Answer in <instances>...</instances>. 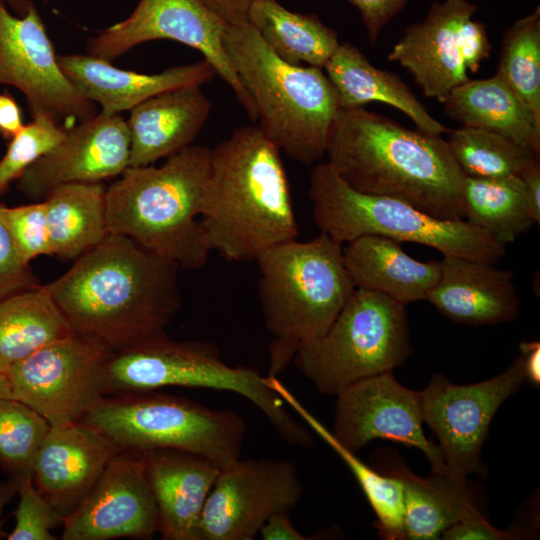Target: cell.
I'll return each mask as SVG.
<instances>
[{
  "instance_id": "cell-42",
  "label": "cell",
  "mask_w": 540,
  "mask_h": 540,
  "mask_svg": "<svg viewBox=\"0 0 540 540\" xmlns=\"http://www.w3.org/2000/svg\"><path fill=\"white\" fill-rule=\"evenodd\" d=\"M522 535L526 534L515 529L502 531L479 514L453 524L442 532L440 538L444 540H507L519 539Z\"/></svg>"
},
{
  "instance_id": "cell-51",
  "label": "cell",
  "mask_w": 540,
  "mask_h": 540,
  "mask_svg": "<svg viewBox=\"0 0 540 540\" xmlns=\"http://www.w3.org/2000/svg\"><path fill=\"white\" fill-rule=\"evenodd\" d=\"M41 1L46 4V3L50 2L51 0H41Z\"/></svg>"
},
{
  "instance_id": "cell-50",
  "label": "cell",
  "mask_w": 540,
  "mask_h": 540,
  "mask_svg": "<svg viewBox=\"0 0 540 540\" xmlns=\"http://www.w3.org/2000/svg\"><path fill=\"white\" fill-rule=\"evenodd\" d=\"M4 1L10 5V7L19 17L23 16L26 13L31 3V0H4Z\"/></svg>"
},
{
  "instance_id": "cell-31",
  "label": "cell",
  "mask_w": 540,
  "mask_h": 540,
  "mask_svg": "<svg viewBox=\"0 0 540 540\" xmlns=\"http://www.w3.org/2000/svg\"><path fill=\"white\" fill-rule=\"evenodd\" d=\"M248 22L267 46L283 61L325 68L338 48V34L318 16L293 12L276 0H257Z\"/></svg>"
},
{
  "instance_id": "cell-24",
  "label": "cell",
  "mask_w": 540,
  "mask_h": 540,
  "mask_svg": "<svg viewBox=\"0 0 540 540\" xmlns=\"http://www.w3.org/2000/svg\"><path fill=\"white\" fill-rule=\"evenodd\" d=\"M211 102L200 86L167 91L130 110L129 167L154 164L192 145L205 126Z\"/></svg>"
},
{
  "instance_id": "cell-40",
  "label": "cell",
  "mask_w": 540,
  "mask_h": 540,
  "mask_svg": "<svg viewBox=\"0 0 540 540\" xmlns=\"http://www.w3.org/2000/svg\"><path fill=\"white\" fill-rule=\"evenodd\" d=\"M0 203V299L34 289L41 283L30 263L20 257L3 221Z\"/></svg>"
},
{
  "instance_id": "cell-43",
  "label": "cell",
  "mask_w": 540,
  "mask_h": 540,
  "mask_svg": "<svg viewBox=\"0 0 540 540\" xmlns=\"http://www.w3.org/2000/svg\"><path fill=\"white\" fill-rule=\"evenodd\" d=\"M206 6L226 25L248 22L249 11L257 0H203Z\"/></svg>"
},
{
  "instance_id": "cell-44",
  "label": "cell",
  "mask_w": 540,
  "mask_h": 540,
  "mask_svg": "<svg viewBox=\"0 0 540 540\" xmlns=\"http://www.w3.org/2000/svg\"><path fill=\"white\" fill-rule=\"evenodd\" d=\"M264 540H308L293 525L289 512H280L271 515L259 530Z\"/></svg>"
},
{
  "instance_id": "cell-25",
  "label": "cell",
  "mask_w": 540,
  "mask_h": 540,
  "mask_svg": "<svg viewBox=\"0 0 540 540\" xmlns=\"http://www.w3.org/2000/svg\"><path fill=\"white\" fill-rule=\"evenodd\" d=\"M378 471L397 478L402 485L405 538L439 539L453 524L482 514L467 486L450 474L433 473L422 478L414 474L392 449L375 452Z\"/></svg>"
},
{
  "instance_id": "cell-4",
  "label": "cell",
  "mask_w": 540,
  "mask_h": 540,
  "mask_svg": "<svg viewBox=\"0 0 540 540\" xmlns=\"http://www.w3.org/2000/svg\"><path fill=\"white\" fill-rule=\"evenodd\" d=\"M211 148L190 145L160 165L128 167L106 187L109 233L127 236L182 270H197L209 249L200 224Z\"/></svg>"
},
{
  "instance_id": "cell-46",
  "label": "cell",
  "mask_w": 540,
  "mask_h": 540,
  "mask_svg": "<svg viewBox=\"0 0 540 540\" xmlns=\"http://www.w3.org/2000/svg\"><path fill=\"white\" fill-rule=\"evenodd\" d=\"M520 177L524 183L525 197L535 223L540 222V159L531 164Z\"/></svg>"
},
{
  "instance_id": "cell-48",
  "label": "cell",
  "mask_w": 540,
  "mask_h": 540,
  "mask_svg": "<svg viewBox=\"0 0 540 540\" xmlns=\"http://www.w3.org/2000/svg\"><path fill=\"white\" fill-rule=\"evenodd\" d=\"M16 491L17 484L13 479L9 478L8 480L0 481V539L7 537V534L3 530L2 517L5 507L16 495Z\"/></svg>"
},
{
  "instance_id": "cell-10",
  "label": "cell",
  "mask_w": 540,
  "mask_h": 540,
  "mask_svg": "<svg viewBox=\"0 0 540 540\" xmlns=\"http://www.w3.org/2000/svg\"><path fill=\"white\" fill-rule=\"evenodd\" d=\"M412 354L405 305L355 288L329 328L301 345L292 363L320 394L337 396L358 380L404 365Z\"/></svg>"
},
{
  "instance_id": "cell-14",
  "label": "cell",
  "mask_w": 540,
  "mask_h": 540,
  "mask_svg": "<svg viewBox=\"0 0 540 540\" xmlns=\"http://www.w3.org/2000/svg\"><path fill=\"white\" fill-rule=\"evenodd\" d=\"M228 25L203 0H139L132 13L91 37L87 54L110 61L153 40H172L196 49L232 90L247 116L257 120L254 104L223 46Z\"/></svg>"
},
{
  "instance_id": "cell-33",
  "label": "cell",
  "mask_w": 540,
  "mask_h": 540,
  "mask_svg": "<svg viewBox=\"0 0 540 540\" xmlns=\"http://www.w3.org/2000/svg\"><path fill=\"white\" fill-rule=\"evenodd\" d=\"M461 196L464 219L505 246L535 224L520 176L463 175Z\"/></svg>"
},
{
  "instance_id": "cell-47",
  "label": "cell",
  "mask_w": 540,
  "mask_h": 540,
  "mask_svg": "<svg viewBox=\"0 0 540 540\" xmlns=\"http://www.w3.org/2000/svg\"><path fill=\"white\" fill-rule=\"evenodd\" d=\"M520 355L526 379L533 385H540V343L539 341L522 342L519 344Z\"/></svg>"
},
{
  "instance_id": "cell-16",
  "label": "cell",
  "mask_w": 540,
  "mask_h": 540,
  "mask_svg": "<svg viewBox=\"0 0 540 540\" xmlns=\"http://www.w3.org/2000/svg\"><path fill=\"white\" fill-rule=\"evenodd\" d=\"M302 495L293 462L239 459L221 469L207 497L200 540H253L271 515L290 512Z\"/></svg>"
},
{
  "instance_id": "cell-5",
  "label": "cell",
  "mask_w": 540,
  "mask_h": 540,
  "mask_svg": "<svg viewBox=\"0 0 540 540\" xmlns=\"http://www.w3.org/2000/svg\"><path fill=\"white\" fill-rule=\"evenodd\" d=\"M256 262L261 311L272 336L268 376L278 377L301 345L329 328L355 286L343 245L322 232L308 241L277 244Z\"/></svg>"
},
{
  "instance_id": "cell-7",
  "label": "cell",
  "mask_w": 540,
  "mask_h": 540,
  "mask_svg": "<svg viewBox=\"0 0 540 540\" xmlns=\"http://www.w3.org/2000/svg\"><path fill=\"white\" fill-rule=\"evenodd\" d=\"M110 394L168 386L205 388L238 394L255 405L287 443L313 444L310 430L285 408L267 376L247 366H229L213 342L178 341L166 332L113 352L107 365Z\"/></svg>"
},
{
  "instance_id": "cell-3",
  "label": "cell",
  "mask_w": 540,
  "mask_h": 540,
  "mask_svg": "<svg viewBox=\"0 0 540 540\" xmlns=\"http://www.w3.org/2000/svg\"><path fill=\"white\" fill-rule=\"evenodd\" d=\"M200 224L209 249L233 262L297 239L280 149L257 125L235 129L211 149Z\"/></svg>"
},
{
  "instance_id": "cell-29",
  "label": "cell",
  "mask_w": 540,
  "mask_h": 540,
  "mask_svg": "<svg viewBox=\"0 0 540 540\" xmlns=\"http://www.w3.org/2000/svg\"><path fill=\"white\" fill-rule=\"evenodd\" d=\"M72 332L45 285L0 299V371Z\"/></svg>"
},
{
  "instance_id": "cell-26",
  "label": "cell",
  "mask_w": 540,
  "mask_h": 540,
  "mask_svg": "<svg viewBox=\"0 0 540 540\" xmlns=\"http://www.w3.org/2000/svg\"><path fill=\"white\" fill-rule=\"evenodd\" d=\"M343 258L355 288L383 294L407 305L426 300L440 277V262L409 256L399 242L365 235L343 245Z\"/></svg>"
},
{
  "instance_id": "cell-36",
  "label": "cell",
  "mask_w": 540,
  "mask_h": 540,
  "mask_svg": "<svg viewBox=\"0 0 540 540\" xmlns=\"http://www.w3.org/2000/svg\"><path fill=\"white\" fill-rule=\"evenodd\" d=\"M51 425L36 410L14 399L0 400V468L17 480L32 473L36 454Z\"/></svg>"
},
{
  "instance_id": "cell-27",
  "label": "cell",
  "mask_w": 540,
  "mask_h": 540,
  "mask_svg": "<svg viewBox=\"0 0 540 540\" xmlns=\"http://www.w3.org/2000/svg\"><path fill=\"white\" fill-rule=\"evenodd\" d=\"M325 69L341 109L380 102L404 113L421 132L442 136L450 130L428 112L396 73L375 67L349 42L339 44Z\"/></svg>"
},
{
  "instance_id": "cell-17",
  "label": "cell",
  "mask_w": 540,
  "mask_h": 540,
  "mask_svg": "<svg viewBox=\"0 0 540 540\" xmlns=\"http://www.w3.org/2000/svg\"><path fill=\"white\" fill-rule=\"evenodd\" d=\"M331 433L353 453L376 439L420 450L433 473H446L443 453L423 430L421 392L384 372L358 380L337 396Z\"/></svg>"
},
{
  "instance_id": "cell-45",
  "label": "cell",
  "mask_w": 540,
  "mask_h": 540,
  "mask_svg": "<svg viewBox=\"0 0 540 540\" xmlns=\"http://www.w3.org/2000/svg\"><path fill=\"white\" fill-rule=\"evenodd\" d=\"M23 125L21 109L15 99L8 93H0V135L11 140Z\"/></svg>"
},
{
  "instance_id": "cell-49",
  "label": "cell",
  "mask_w": 540,
  "mask_h": 540,
  "mask_svg": "<svg viewBox=\"0 0 540 540\" xmlns=\"http://www.w3.org/2000/svg\"><path fill=\"white\" fill-rule=\"evenodd\" d=\"M14 398L12 386L7 374L0 371V400Z\"/></svg>"
},
{
  "instance_id": "cell-8",
  "label": "cell",
  "mask_w": 540,
  "mask_h": 540,
  "mask_svg": "<svg viewBox=\"0 0 540 540\" xmlns=\"http://www.w3.org/2000/svg\"><path fill=\"white\" fill-rule=\"evenodd\" d=\"M308 195L315 225L342 245L376 235L493 264L506 253L505 245L465 219L436 218L403 201L353 189L328 162L312 168Z\"/></svg>"
},
{
  "instance_id": "cell-15",
  "label": "cell",
  "mask_w": 540,
  "mask_h": 540,
  "mask_svg": "<svg viewBox=\"0 0 540 540\" xmlns=\"http://www.w3.org/2000/svg\"><path fill=\"white\" fill-rule=\"evenodd\" d=\"M57 56L32 1L19 17L0 0V84L20 90L32 116L64 121L68 130L99 111L64 74Z\"/></svg>"
},
{
  "instance_id": "cell-37",
  "label": "cell",
  "mask_w": 540,
  "mask_h": 540,
  "mask_svg": "<svg viewBox=\"0 0 540 540\" xmlns=\"http://www.w3.org/2000/svg\"><path fill=\"white\" fill-rule=\"evenodd\" d=\"M67 129L53 118L37 114L9 140L0 159V194L36 160L49 153L65 137Z\"/></svg>"
},
{
  "instance_id": "cell-6",
  "label": "cell",
  "mask_w": 540,
  "mask_h": 540,
  "mask_svg": "<svg viewBox=\"0 0 540 540\" xmlns=\"http://www.w3.org/2000/svg\"><path fill=\"white\" fill-rule=\"evenodd\" d=\"M223 46L254 104L260 130L303 165L323 158L341 108L322 69L283 61L249 22L227 26Z\"/></svg>"
},
{
  "instance_id": "cell-28",
  "label": "cell",
  "mask_w": 540,
  "mask_h": 540,
  "mask_svg": "<svg viewBox=\"0 0 540 540\" xmlns=\"http://www.w3.org/2000/svg\"><path fill=\"white\" fill-rule=\"evenodd\" d=\"M442 104L463 126L500 134L540 155V121L497 73L467 80Z\"/></svg>"
},
{
  "instance_id": "cell-12",
  "label": "cell",
  "mask_w": 540,
  "mask_h": 540,
  "mask_svg": "<svg viewBox=\"0 0 540 540\" xmlns=\"http://www.w3.org/2000/svg\"><path fill=\"white\" fill-rule=\"evenodd\" d=\"M477 9L469 0L432 3L421 22L406 27L388 61L408 71L426 97L443 103L491 55L486 25L474 19Z\"/></svg>"
},
{
  "instance_id": "cell-18",
  "label": "cell",
  "mask_w": 540,
  "mask_h": 540,
  "mask_svg": "<svg viewBox=\"0 0 540 540\" xmlns=\"http://www.w3.org/2000/svg\"><path fill=\"white\" fill-rule=\"evenodd\" d=\"M62 525L63 540L151 539L158 532L159 516L143 454L114 455Z\"/></svg>"
},
{
  "instance_id": "cell-11",
  "label": "cell",
  "mask_w": 540,
  "mask_h": 540,
  "mask_svg": "<svg viewBox=\"0 0 540 540\" xmlns=\"http://www.w3.org/2000/svg\"><path fill=\"white\" fill-rule=\"evenodd\" d=\"M113 352L101 340L73 331L9 369L14 399L51 426L79 421L110 395L107 365Z\"/></svg>"
},
{
  "instance_id": "cell-20",
  "label": "cell",
  "mask_w": 540,
  "mask_h": 540,
  "mask_svg": "<svg viewBox=\"0 0 540 540\" xmlns=\"http://www.w3.org/2000/svg\"><path fill=\"white\" fill-rule=\"evenodd\" d=\"M119 451L107 436L80 421L51 426L33 463L34 484L64 519Z\"/></svg>"
},
{
  "instance_id": "cell-30",
  "label": "cell",
  "mask_w": 540,
  "mask_h": 540,
  "mask_svg": "<svg viewBox=\"0 0 540 540\" xmlns=\"http://www.w3.org/2000/svg\"><path fill=\"white\" fill-rule=\"evenodd\" d=\"M103 182L71 183L45 199L53 256L76 259L108 234Z\"/></svg>"
},
{
  "instance_id": "cell-39",
  "label": "cell",
  "mask_w": 540,
  "mask_h": 540,
  "mask_svg": "<svg viewBox=\"0 0 540 540\" xmlns=\"http://www.w3.org/2000/svg\"><path fill=\"white\" fill-rule=\"evenodd\" d=\"M1 214L23 261L53 256L44 200L17 207L2 205Z\"/></svg>"
},
{
  "instance_id": "cell-21",
  "label": "cell",
  "mask_w": 540,
  "mask_h": 540,
  "mask_svg": "<svg viewBox=\"0 0 540 540\" xmlns=\"http://www.w3.org/2000/svg\"><path fill=\"white\" fill-rule=\"evenodd\" d=\"M61 70L101 113L118 115L158 94L186 87L202 86L217 76L202 59L144 74L113 66L110 61L89 54L58 55Z\"/></svg>"
},
{
  "instance_id": "cell-41",
  "label": "cell",
  "mask_w": 540,
  "mask_h": 540,
  "mask_svg": "<svg viewBox=\"0 0 540 540\" xmlns=\"http://www.w3.org/2000/svg\"><path fill=\"white\" fill-rule=\"evenodd\" d=\"M358 10L372 46L383 28L405 7L409 0H347Z\"/></svg>"
},
{
  "instance_id": "cell-1",
  "label": "cell",
  "mask_w": 540,
  "mask_h": 540,
  "mask_svg": "<svg viewBox=\"0 0 540 540\" xmlns=\"http://www.w3.org/2000/svg\"><path fill=\"white\" fill-rule=\"evenodd\" d=\"M179 266L109 233L45 284L74 332L114 352L165 332L182 306Z\"/></svg>"
},
{
  "instance_id": "cell-22",
  "label": "cell",
  "mask_w": 540,
  "mask_h": 540,
  "mask_svg": "<svg viewBox=\"0 0 540 540\" xmlns=\"http://www.w3.org/2000/svg\"><path fill=\"white\" fill-rule=\"evenodd\" d=\"M440 277L426 300L450 320L470 326L514 321L520 298L514 274L493 263L443 255Z\"/></svg>"
},
{
  "instance_id": "cell-23",
  "label": "cell",
  "mask_w": 540,
  "mask_h": 540,
  "mask_svg": "<svg viewBox=\"0 0 540 540\" xmlns=\"http://www.w3.org/2000/svg\"><path fill=\"white\" fill-rule=\"evenodd\" d=\"M141 453L158 508L161 538L200 540L202 511L222 467L204 456L178 449Z\"/></svg>"
},
{
  "instance_id": "cell-34",
  "label": "cell",
  "mask_w": 540,
  "mask_h": 540,
  "mask_svg": "<svg viewBox=\"0 0 540 540\" xmlns=\"http://www.w3.org/2000/svg\"><path fill=\"white\" fill-rule=\"evenodd\" d=\"M448 133L447 143L452 156L467 176H520L539 159L530 148L497 133L465 126Z\"/></svg>"
},
{
  "instance_id": "cell-35",
  "label": "cell",
  "mask_w": 540,
  "mask_h": 540,
  "mask_svg": "<svg viewBox=\"0 0 540 540\" xmlns=\"http://www.w3.org/2000/svg\"><path fill=\"white\" fill-rule=\"evenodd\" d=\"M496 73L540 121L539 6L505 30Z\"/></svg>"
},
{
  "instance_id": "cell-9",
  "label": "cell",
  "mask_w": 540,
  "mask_h": 540,
  "mask_svg": "<svg viewBox=\"0 0 540 540\" xmlns=\"http://www.w3.org/2000/svg\"><path fill=\"white\" fill-rule=\"evenodd\" d=\"M156 391L110 394L79 421L103 433L121 451L178 449L222 468L240 459L246 434L241 416Z\"/></svg>"
},
{
  "instance_id": "cell-13",
  "label": "cell",
  "mask_w": 540,
  "mask_h": 540,
  "mask_svg": "<svg viewBox=\"0 0 540 540\" xmlns=\"http://www.w3.org/2000/svg\"><path fill=\"white\" fill-rule=\"evenodd\" d=\"M525 380L521 355L502 373L474 384L457 385L439 373L431 376L420 391L423 420L439 440L448 474L461 481L488 476L481 452L490 424Z\"/></svg>"
},
{
  "instance_id": "cell-38",
  "label": "cell",
  "mask_w": 540,
  "mask_h": 540,
  "mask_svg": "<svg viewBox=\"0 0 540 540\" xmlns=\"http://www.w3.org/2000/svg\"><path fill=\"white\" fill-rule=\"evenodd\" d=\"M19 495L14 511L15 526L8 540H55L51 529L62 524L63 517L34 484L32 473L14 480Z\"/></svg>"
},
{
  "instance_id": "cell-19",
  "label": "cell",
  "mask_w": 540,
  "mask_h": 540,
  "mask_svg": "<svg viewBox=\"0 0 540 540\" xmlns=\"http://www.w3.org/2000/svg\"><path fill=\"white\" fill-rule=\"evenodd\" d=\"M130 138L126 120L98 112L67 130L64 139L17 179L30 201H43L55 188L98 183L120 176L128 167Z\"/></svg>"
},
{
  "instance_id": "cell-2",
  "label": "cell",
  "mask_w": 540,
  "mask_h": 540,
  "mask_svg": "<svg viewBox=\"0 0 540 540\" xmlns=\"http://www.w3.org/2000/svg\"><path fill=\"white\" fill-rule=\"evenodd\" d=\"M328 163L353 189L408 203L440 219H464L463 173L447 140L364 107L340 109Z\"/></svg>"
},
{
  "instance_id": "cell-32",
  "label": "cell",
  "mask_w": 540,
  "mask_h": 540,
  "mask_svg": "<svg viewBox=\"0 0 540 540\" xmlns=\"http://www.w3.org/2000/svg\"><path fill=\"white\" fill-rule=\"evenodd\" d=\"M269 386L278 393L286 405L320 436L346 463L372 507L378 534L385 540H404V503L400 481L361 461L356 453L345 448L296 396L278 379L268 376Z\"/></svg>"
}]
</instances>
